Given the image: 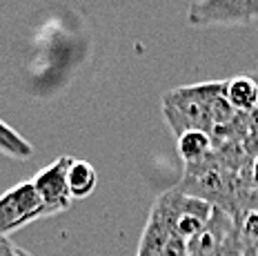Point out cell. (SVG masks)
I'll return each instance as SVG.
<instances>
[{"label":"cell","mask_w":258,"mask_h":256,"mask_svg":"<svg viewBox=\"0 0 258 256\" xmlns=\"http://www.w3.org/2000/svg\"><path fill=\"white\" fill-rule=\"evenodd\" d=\"M258 18V0H196L189 5L191 27H234Z\"/></svg>","instance_id":"obj_1"},{"label":"cell","mask_w":258,"mask_h":256,"mask_svg":"<svg viewBox=\"0 0 258 256\" xmlns=\"http://www.w3.org/2000/svg\"><path fill=\"white\" fill-rule=\"evenodd\" d=\"M45 216V207L31 180L14 185L0 196V236L3 238Z\"/></svg>","instance_id":"obj_2"},{"label":"cell","mask_w":258,"mask_h":256,"mask_svg":"<svg viewBox=\"0 0 258 256\" xmlns=\"http://www.w3.org/2000/svg\"><path fill=\"white\" fill-rule=\"evenodd\" d=\"M74 158L69 154H62L56 161H51L49 165L40 169L38 174L31 178L36 191H38L42 207H45V214L53 216L60 214V212H67L72 207V194H69L67 187V169L72 165Z\"/></svg>","instance_id":"obj_3"},{"label":"cell","mask_w":258,"mask_h":256,"mask_svg":"<svg viewBox=\"0 0 258 256\" xmlns=\"http://www.w3.org/2000/svg\"><path fill=\"white\" fill-rule=\"evenodd\" d=\"M225 100L236 114L251 116L258 109V85L251 74L234 76L225 81Z\"/></svg>","instance_id":"obj_4"},{"label":"cell","mask_w":258,"mask_h":256,"mask_svg":"<svg viewBox=\"0 0 258 256\" xmlns=\"http://www.w3.org/2000/svg\"><path fill=\"white\" fill-rule=\"evenodd\" d=\"M176 147L185 165H196L212 154L214 138L203 130H187L180 136H176Z\"/></svg>","instance_id":"obj_5"},{"label":"cell","mask_w":258,"mask_h":256,"mask_svg":"<svg viewBox=\"0 0 258 256\" xmlns=\"http://www.w3.org/2000/svg\"><path fill=\"white\" fill-rule=\"evenodd\" d=\"M96 185H98V174H96L94 165L74 158L67 169V187L72 199H87L94 194Z\"/></svg>","instance_id":"obj_6"},{"label":"cell","mask_w":258,"mask_h":256,"mask_svg":"<svg viewBox=\"0 0 258 256\" xmlns=\"http://www.w3.org/2000/svg\"><path fill=\"white\" fill-rule=\"evenodd\" d=\"M0 152L12 158H18V161H25V158H31L34 147L14 127H9L5 120H0Z\"/></svg>","instance_id":"obj_7"},{"label":"cell","mask_w":258,"mask_h":256,"mask_svg":"<svg viewBox=\"0 0 258 256\" xmlns=\"http://www.w3.org/2000/svg\"><path fill=\"white\" fill-rule=\"evenodd\" d=\"M240 232L247 241L256 243L258 245V210L254 212H245L243 221H240Z\"/></svg>","instance_id":"obj_8"},{"label":"cell","mask_w":258,"mask_h":256,"mask_svg":"<svg viewBox=\"0 0 258 256\" xmlns=\"http://www.w3.org/2000/svg\"><path fill=\"white\" fill-rule=\"evenodd\" d=\"M187 254H189V249H187V241L174 236V234H171V238L165 243L163 252H160V256H187Z\"/></svg>","instance_id":"obj_9"},{"label":"cell","mask_w":258,"mask_h":256,"mask_svg":"<svg viewBox=\"0 0 258 256\" xmlns=\"http://www.w3.org/2000/svg\"><path fill=\"white\" fill-rule=\"evenodd\" d=\"M251 185L258 189V156L254 158V163H251Z\"/></svg>","instance_id":"obj_10"},{"label":"cell","mask_w":258,"mask_h":256,"mask_svg":"<svg viewBox=\"0 0 258 256\" xmlns=\"http://www.w3.org/2000/svg\"><path fill=\"white\" fill-rule=\"evenodd\" d=\"M251 76H254V81H256V85H258V72H254V74H251ZM249 118H251V120H254V122H258V109H256V111H254V114H251V116H249Z\"/></svg>","instance_id":"obj_11"}]
</instances>
